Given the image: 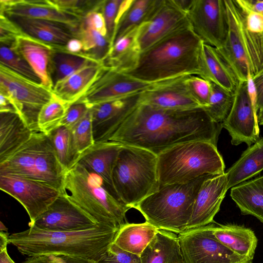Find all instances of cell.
I'll return each mask as SVG.
<instances>
[{"label": "cell", "mask_w": 263, "mask_h": 263, "mask_svg": "<svg viewBox=\"0 0 263 263\" xmlns=\"http://www.w3.org/2000/svg\"><path fill=\"white\" fill-rule=\"evenodd\" d=\"M0 231L4 232L7 231V228L5 227L2 221H0Z\"/></svg>", "instance_id": "6125c7cd"}, {"label": "cell", "mask_w": 263, "mask_h": 263, "mask_svg": "<svg viewBox=\"0 0 263 263\" xmlns=\"http://www.w3.org/2000/svg\"><path fill=\"white\" fill-rule=\"evenodd\" d=\"M0 93L10 100L33 132H40L38 115L42 107L54 97L52 90L0 64Z\"/></svg>", "instance_id": "ba28073f"}, {"label": "cell", "mask_w": 263, "mask_h": 263, "mask_svg": "<svg viewBox=\"0 0 263 263\" xmlns=\"http://www.w3.org/2000/svg\"><path fill=\"white\" fill-rule=\"evenodd\" d=\"M24 34L19 27L8 16L0 14L1 44L11 46L16 37Z\"/></svg>", "instance_id": "f907efd6"}, {"label": "cell", "mask_w": 263, "mask_h": 263, "mask_svg": "<svg viewBox=\"0 0 263 263\" xmlns=\"http://www.w3.org/2000/svg\"><path fill=\"white\" fill-rule=\"evenodd\" d=\"M66 173L50 139L43 133L35 160L34 179L65 193L67 192L64 183Z\"/></svg>", "instance_id": "603a6c76"}, {"label": "cell", "mask_w": 263, "mask_h": 263, "mask_svg": "<svg viewBox=\"0 0 263 263\" xmlns=\"http://www.w3.org/2000/svg\"><path fill=\"white\" fill-rule=\"evenodd\" d=\"M203 41L187 24L170 33L141 52L126 74L149 82L182 77H201Z\"/></svg>", "instance_id": "3957f363"}, {"label": "cell", "mask_w": 263, "mask_h": 263, "mask_svg": "<svg viewBox=\"0 0 263 263\" xmlns=\"http://www.w3.org/2000/svg\"><path fill=\"white\" fill-rule=\"evenodd\" d=\"M230 196L241 214L254 216L263 223V176L232 187Z\"/></svg>", "instance_id": "4dcf8cb0"}, {"label": "cell", "mask_w": 263, "mask_h": 263, "mask_svg": "<svg viewBox=\"0 0 263 263\" xmlns=\"http://www.w3.org/2000/svg\"><path fill=\"white\" fill-rule=\"evenodd\" d=\"M34 133L17 113L0 112V163L22 147Z\"/></svg>", "instance_id": "cb8c5ba5"}, {"label": "cell", "mask_w": 263, "mask_h": 263, "mask_svg": "<svg viewBox=\"0 0 263 263\" xmlns=\"http://www.w3.org/2000/svg\"><path fill=\"white\" fill-rule=\"evenodd\" d=\"M156 3V0H134L116 26L113 44L117 39L144 22L152 12Z\"/></svg>", "instance_id": "74e56055"}, {"label": "cell", "mask_w": 263, "mask_h": 263, "mask_svg": "<svg viewBox=\"0 0 263 263\" xmlns=\"http://www.w3.org/2000/svg\"><path fill=\"white\" fill-rule=\"evenodd\" d=\"M211 89L208 106L204 109L213 121L221 123L229 115L234 94L211 82Z\"/></svg>", "instance_id": "ab89813d"}, {"label": "cell", "mask_w": 263, "mask_h": 263, "mask_svg": "<svg viewBox=\"0 0 263 263\" xmlns=\"http://www.w3.org/2000/svg\"><path fill=\"white\" fill-rule=\"evenodd\" d=\"M0 112H13L17 113L14 106L10 100L2 93H0Z\"/></svg>", "instance_id": "9f6ffc18"}, {"label": "cell", "mask_w": 263, "mask_h": 263, "mask_svg": "<svg viewBox=\"0 0 263 263\" xmlns=\"http://www.w3.org/2000/svg\"><path fill=\"white\" fill-rule=\"evenodd\" d=\"M27 61L40 78L41 83L53 91V84L49 72L51 52L55 47L25 34L16 37L10 46Z\"/></svg>", "instance_id": "44dd1931"}, {"label": "cell", "mask_w": 263, "mask_h": 263, "mask_svg": "<svg viewBox=\"0 0 263 263\" xmlns=\"http://www.w3.org/2000/svg\"><path fill=\"white\" fill-rule=\"evenodd\" d=\"M157 155L160 186L185 183L202 176L224 173V161L217 146L207 141L181 143Z\"/></svg>", "instance_id": "277c9868"}, {"label": "cell", "mask_w": 263, "mask_h": 263, "mask_svg": "<svg viewBox=\"0 0 263 263\" xmlns=\"http://www.w3.org/2000/svg\"><path fill=\"white\" fill-rule=\"evenodd\" d=\"M240 32L251 74L254 80H262L263 33L253 34L245 29L240 11Z\"/></svg>", "instance_id": "d590c367"}, {"label": "cell", "mask_w": 263, "mask_h": 263, "mask_svg": "<svg viewBox=\"0 0 263 263\" xmlns=\"http://www.w3.org/2000/svg\"><path fill=\"white\" fill-rule=\"evenodd\" d=\"M221 126L228 130L233 145L245 143L250 146L259 138L257 111L250 100L246 82H238L231 110Z\"/></svg>", "instance_id": "5bb4252c"}, {"label": "cell", "mask_w": 263, "mask_h": 263, "mask_svg": "<svg viewBox=\"0 0 263 263\" xmlns=\"http://www.w3.org/2000/svg\"><path fill=\"white\" fill-rule=\"evenodd\" d=\"M8 17L23 33L55 47L64 48L74 37L68 27L55 22L24 17Z\"/></svg>", "instance_id": "d4e9b609"}, {"label": "cell", "mask_w": 263, "mask_h": 263, "mask_svg": "<svg viewBox=\"0 0 263 263\" xmlns=\"http://www.w3.org/2000/svg\"><path fill=\"white\" fill-rule=\"evenodd\" d=\"M138 27L115 41L103 61L104 65L122 72L134 67L141 53L137 42Z\"/></svg>", "instance_id": "d6a6232c"}, {"label": "cell", "mask_w": 263, "mask_h": 263, "mask_svg": "<svg viewBox=\"0 0 263 263\" xmlns=\"http://www.w3.org/2000/svg\"><path fill=\"white\" fill-rule=\"evenodd\" d=\"M140 257L141 263H183L178 235L159 230Z\"/></svg>", "instance_id": "f1b7e54d"}, {"label": "cell", "mask_w": 263, "mask_h": 263, "mask_svg": "<svg viewBox=\"0 0 263 263\" xmlns=\"http://www.w3.org/2000/svg\"><path fill=\"white\" fill-rule=\"evenodd\" d=\"M99 263H141L140 256L124 251L112 243Z\"/></svg>", "instance_id": "7dc6e473"}, {"label": "cell", "mask_w": 263, "mask_h": 263, "mask_svg": "<svg viewBox=\"0 0 263 263\" xmlns=\"http://www.w3.org/2000/svg\"><path fill=\"white\" fill-rule=\"evenodd\" d=\"M186 16L204 43L218 50L223 47L228 29L224 0H193Z\"/></svg>", "instance_id": "7c38bea8"}, {"label": "cell", "mask_w": 263, "mask_h": 263, "mask_svg": "<svg viewBox=\"0 0 263 263\" xmlns=\"http://www.w3.org/2000/svg\"><path fill=\"white\" fill-rule=\"evenodd\" d=\"M47 136L59 160L67 172L76 164L72 149L71 130L65 126H60Z\"/></svg>", "instance_id": "f35d334b"}, {"label": "cell", "mask_w": 263, "mask_h": 263, "mask_svg": "<svg viewBox=\"0 0 263 263\" xmlns=\"http://www.w3.org/2000/svg\"><path fill=\"white\" fill-rule=\"evenodd\" d=\"M102 3V1H101L97 8L88 12L81 18L80 23L85 26L95 30L102 35L107 37L105 21L101 12Z\"/></svg>", "instance_id": "c3c4849f"}, {"label": "cell", "mask_w": 263, "mask_h": 263, "mask_svg": "<svg viewBox=\"0 0 263 263\" xmlns=\"http://www.w3.org/2000/svg\"><path fill=\"white\" fill-rule=\"evenodd\" d=\"M122 2V0L102 1L101 12L105 21L107 37L111 43V47L116 29V20Z\"/></svg>", "instance_id": "bcb514c9"}, {"label": "cell", "mask_w": 263, "mask_h": 263, "mask_svg": "<svg viewBox=\"0 0 263 263\" xmlns=\"http://www.w3.org/2000/svg\"><path fill=\"white\" fill-rule=\"evenodd\" d=\"M201 78L225 90L235 93L238 81L217 49L203 42L200 53Z\"/></svg>", "instance_id": "484cf974"}, {"label": "cell", "mask_w": 263, "mask_h": 263, "mask_svg": "<svg viewBox=\"0 0 263 263\" xmlns=\"http://www.w3.org/2000/svg\"><path fill=\"white\" fill-rule=\"evenodd\" d=\"M0 64L32 81L41 83L27 61L11 46L1 44Z\"/></svg>", "instance_id": "7bdbcfd3"}, {"label": "cell", "mask_w": 263, "mask_h": 263, "mask_svg": "<svg viewBox=\"0 0 263 263\" xmlns=\"http://www.w3.org/2000/svg\"><path fill=\"white\" fill-rule=\"evenodd\" d=\"M240 7L243 8L263 15V1L234 0Z\"/></svg>", "instance_id": "db71d44e"}, {"label": "cell", "mask_w": 263, "mask_h": 263, "mask_svg": "<svg viewBox=\"0 0 263 263\" xmlns=\"http://www.w3.org/2000/svg\"><path fill=\"white\" fill-rule=\"evenodd\" d=\"M70 130L72 149L77 163L80 156L95 144L91 108Z\"/></svg>", "instance_id": "b9f144b4"}, {"label": "cell", "mask_w": 263, "mask_h": 263, "mask_svg": "<svg viewBox=\"0 0 263 263\" xmlns=\"http://www.w3.org/2000/svg\"><path fill=\"white\" fill-rule=\"evenodd\" d=\"M64 188L70 200L98 223L119 226L126 223V213L131 208L100 176L80 163L67 172Z\"/></svg>", "instance_id": "5b68a950"}, {"label": "cell", "mask_w": 263, "mask_h": 263, "mask_svg": "<svg viewBox=\"0 0 263 263\" xmlns=\"http://www.w3.org/2000/svg\"><path fill=\"white\" fill-rule=\"evenodd\" d=\"M68 107L54 95L39 112L37 126L40 132L47 135L59 127Z\"/></svg>", "instance_id": "60d3db41"}, {"label": "cell", "mask_w": 263, "mask_h": 263, "mask_svg": "<svg viewBox=\"0 0 263 263\" xmlns=\"http://www.w3.org/2000/svg\"><path fill=\"white\" fill-rule=\"evenodd\" d=\"M98 61L83 54H73L64 48L55 47L51 53L49 72L54 85L84 66Z\"/></svg>", "instance_id": "e575fe53"}, {"label": "cell", "mask_w": 263, "mask_h": 263, "mask_svg": "<svg viewBox=\"0 0 263 263\" xmlns=\"http://www.w3.org/2000/svg\"><path fill=\"white\" fill-rule=\"evenodd\" d=\"M65 49L70 53L79 54L83 52V44L79 39L73 37L67 42L65 46Z\"/></svg>", "instance_id": "11a10c76"}, {"label": "cell", "mask_w": 263, "mask_h": 263, "mask_svg": "<svg viewBox=\"0 0 263 263\" xmlns=\"http://www.w3.org/2000/svg\"><path fill=\"white\" fill-rule=\"evenodd\" d=\"M222 127L203 107L187 110L157 108L141 101L109 141L156 154L183 142L205 141L217 146Z\"/></svg>", "instance_id": "6da1fadb"}, {"label": "cell", "mask_w": 263, "mask_h": 263, "mask_svg": "<svg viewBox=\"0 0 263 263\" xmlns=\"http://www.w3.org/2000/svg\"><path fill=\"white\" fill-rule=\"evenodd\" d=\"M42 135L41 132H34L22 147L6 160L0 163V173L35 179V160Z\"/></svg>", "instance_id": "836d02e7"}, {"label": "cell", "mask_w": 263, "mask_h": 263, "mask_svg": "<svg viewBox=\"0 0 263 263\" xmlns=\"http://www.w3.org/2000/svg\"><path fill=\"white\" fill-rule=\"evenodd\" d=\"M257 92V109L258 111L263 107V83L256 86Z\"/></svg>", "instance_id": "680465c9"}, {"label": "cell", "mask_w": 263, "mask_h": 263, "mask_svg": "<svg viewBox=\"0 0 263 263\" xmlns=\"http://www.w3.org/2000/svg\"><path fill=\"white\" fill-rule=\"evenodd\" d=\"M213 234L218 241L236 254L253 259L258 239L250 228L232 223L215 224Z\"/></svg>", "instance_id": "83f0119b"}, {"label": "cell", "mask_w": 263, "mask_h": 263, "mask_svg": "<svg viewBox=\"0 0 263 263\" xmlns=\"http://www.w3.org/2000/svg\"><path fill=\"white\" fill-rule=\"evenodd\" d=\"M178 78L149 82L135 79L103 64L93 82L77 102L84 103L91 108L102 103L142 93Z\"/></svg>", "instance_id": "9c48e42d"}, {"label": "cell", "mask_w": 263, "mask_h": 263, "mask_svg": "<svg viewBox=\"0 0 263 263\" xmlns=\"http://www.w3.org/2000/svg\"><path fill=\"white\" fill-rule=\"evenodd\" d=\"M142 93L102 103L91 108L95 143L110 140L140 103Z\"/></svg>", "instance_id": "2e32d148"}, {"label": "cell", "mask_w": 263, "mask_h": 263, "mask_svg": "<svg viewBox=\"0 0 263 263\" xmlns=\"http://www.w3.org/2000/svg\"><path fill=\"white\" fill-rule=\"evenodd\" d=\"M226 172L210 175L202 182L195 198L187 229L214 223L228 189Z\"/></svg>", "instance_id": "e0dca14e"}, {"label": "cell", "mask_w": 263, "mask_h": 263, "mask_svg": "<svg viewBox=\"0 0 263 263\" xmlns=\"http://www.w3.org/2000/svg\"><path fill=\"white\" fill-rule=\"evenodd\" d=\"M9 235L7 232L4 231L0 232V249L7 247L9 243Z\"/></svg>", "instance_id": "91938a15"}, {"label": "cell", "mask_w": 263, "mask_h": 263, "mask_svg": "<svg viewBox=\"0 0 263 263\" xmlns=\"http://www.w3.org/2000/svg\"><path fill=\"white\" fill-rule=\"evenodd\" d=\"M90 109L85 103L81 102H77L70 105L66 110L60 126H65L71 130L82 120Z\"/></svg>", "instance_id": "681fc988"}, {"label": "cell", "mask_w": 263, "mask_h": 263, "mask_svg": "<svg viewBox=\"0 0 263 263\" xmlns=\"http://www.w3.org/2000/svg\"><path fill=\"white\" fill-rule=\"evenodd\" d=\"M263 170V137L251 145L226 172L228 189L259 174Z\"/></svg>", "instance_id": "f546056e"}, {"label": "cell", "mask_w": 263, "mask_h": 263, "mask_svg": "<svg viewBox=\"0 0 263 263\" xmlns=\"http://www.w3.org/2000/svg\"><path fill=\"white\" fill-rule=\"evenodd\" d=\"M0 263H15L9 255L7 247L0 249Z\"/></svg>", "instance_id": "6f0895ef"}, {"label": "cell", "mask_w": 263, "mask_h": 263, "mask_svg": "<svg viewBox=\"0 0 263 263\" xmlns=\"http://www.w3.org/2000/svg\"><path fill=\"white\" fill-rule=\"evenodd\" d=\"M103 65V62L92 63L55 83L54 95L67 106L77 102L93 82Z\"/></svg>", "instance_id": "4316f807"}, {"label": "cell", "mask_w": 263, "mask_h": 263, "mask_svg": "<svg viewBox=\"0 0 263 263\" xmlns=\"http://www.w3.org/2000/svg\"><path fill=\"white\" fill-rule=\"evenodd\" d=\"M209 175L185 183L160 186L133 208L141 213L145 221L159 230L179 234L187 230L195 198Z\"/></svg>", "instance_id": "8992f818"}, {"label": "cell", "mask_w": 263, "mask_h": 263, "mask_svg": "<svg viewBox=\"0 0 263 263\" xmlns=\"http://www.w3.org/2000/svg\"><path fill=\"white\" fill-rule=\"evenodd\" d=\"M184 81L192 95L202 107L206 108L211 93V82L196 75L189 76Z\"/></svg>", "instance_id": "f6af8a7d"}, {"label": "cell", "mask_w": 263, "mask_h": 263, "mask_svg": "<svg viewBox=\"0 0 263 263\" xmlns=\"http://www.w3.org/2000/svg\"><path fill=\"white\" fill-rule=\"evenodd\" d=\"M0 189L17 200L30 218L29 226L62 193L37 180L20 176L0 173Z\"/></svg>", "instance_id": "8fae6325"}, {"label": "cell", "mask_w": 263, "mask_h": 263, "mask_svg": "<svg viewBox=\"0 0 263 263\" xmlns=\"http://www.w3.org/2000/svg\"><path fill=\"white\" fill-rule=\"evenodd\" d=\"M22 263H99L97 261L63 255H48L27 257Z\"/></svg>", "instance_id": "f5cc1de1"}, {"label": "cell", "mask_w": 263, "mask_h": 263, "mask_svg": "<svg viewBox=\"0 0 263 263\" xmlns=\"http://www.w3.org/2000/svg\"><path fill=\"white\" fill-rule=\"evenodd\" d=\"M58 10L82 18L88 12L97 8L100 1L49 0Z\"/></svg>", "instance_id": "ee69618b"}, {"label": "cell", "mask_w": 263, "mask_h": 263, "mask_svg": "<svg viewBox=\"0 0 263 263\" xmlns=\"http://www.w3.org/2000/svg\"><path fill=\"white\" fill-rule=\"evenodd\" d=\"M158 231L146 221L126 222L119 226L112 243L124 251L140 256Z\"/></svg>", "instance_id": "1f68e13d"}, {"label": "cell", "mask_w": 263, "mask_h": 263, "mask_svg": "<svg viewBox=\"0 0 263 263\" xmlns=\"http://www.w3.org/2000/svg\"><path fill=\"white\" fill-rule=\"evenodd\" d=\"M228 19V33L223 47L217 49L231 68L238 82L247 81L250 68L240 29V11L234 0H224Z\"/></svg>", "instance_id": "ac0fdd59"}, {"label": "cell", "mask_w": 263, "mask_h": 263, "mask_svg": "<svg viewBox=\"0 0 263 263\" xmlns=\"http://www.w3.org/2000/svg\"><path fill=\"white\" fill-rule=\"evenodd\" d=\"M119 228L116 224L99 223L81 231L57 232L32 225L10 235L9 243L28 257L57 255L99 262L112 243Z\"/></svg>", "instance_id": "7a4b0ae2"}, {"label": "cell", "mask_w": 263, "mask_h": 263, "mask_svg": "<svg viewBox=\"0 0 263 263\" xmlns=\"http://www.w3.org/2000/svg\"><path fill=\"white\" fill-rule=\"evenodd\" d=\"M187 24L186 14L174 0H156L148 17L138 27L137 42L140 52Z\"/></svg>", "instance_id": "4fadbf2b"}, {"label": "cell", "mask_w": 263, "mask_h": 263, "mask_svg": "<svg viewBox=\"0 0 263 263\" xmlns=\"http://www.w3.org/2000/svg\"><path fill=\"white\" fill-rule=\"evenodd\" d=\"M157 163L155 153L123 145L112 172L114 188L123 203L133 208L159 189Z\"/></svg>", "instance_id": "52a82bcc"}, {"label": "cell", "mask_w": 263, "mask_h": 263, "mask_svg": "<svg viewBox=\"0 0 263 263\" xmlns=\"http://www.w3.org/2000/svg\"><path fill=\"white\" fill-rule=\"evenodd\" d=\"M98 223L71 201L66 192L62 193L32 225L46 231L71 232L88 229Z\"/></svg>", "instance_id": "9a60e30c"}, {"label": "cell", "mask_w": 263, "mask_h": 263, "mask_svg": "<svg viewBox=\"0 0 263 263\" xmlns=\"http://www.w3.org/2000/svg\"><path fill=\"white\" fill-rule=\"evenodd\" d=\"M74 36L83 44V49L81 54L103 63L111 47V43L107 37L81 23L74 33Z\"/></svg>", "instance_id": "8d00e7d4"}, {"label": "cell", "mask_w": 263, "mask_h": 263, "mask_svg": "<svg viewBox=\"0 0 263 263\" xmlns=\"http://www.w3.org/2000/svg\"><path fill=\"white\" fill-rule=\"evenodd\" d=\"M182 77L141 94V101L157 108L187 110L202 107L192 95Z\"/></svg>", "instance_id": "ffe728a7"}, {"label": "cell", "mask_w": 263, "mask_h": 263, "mask_svg": "<svg viewBox=\"0 0 263 263\" xmlns=\"http://www.w3.org/2000/svg\"><path fill=\"white\" fill-rule=\"evenodd\" d=\"M214 223L179 234L183 263H252L218 241L213 234Z\"/></svg>", "instance_id": "30bf717a"}, {"label": "cell", "mask_w": 263, "mask_h": 263, "mask_svg": "<svg viewBox=\"0 0 263 263\" xmlns=\"http://www.w3.org/2000/svg\"><path fill=\"white\" fill-rule=\"evenodd\" d=\"M237 6L240 10L245 29L253 34L263 33V15L253 11L240 7L237 5Z\"/></svg>", "instance_id": "816d5d0a"}, {"label": "cell", "mask_w": 263, "mask_h": 263, "mask_svg": "<svg viewBox=\"0 0 263 263\" xmlns=\"http://www.w3.org/2000/svg\"><path fill=\"white\" fill-rule=\"evenodd\" d=\"M123 146L111 141L95 143L80 156L77 163L100 176L114 188L112 172Z\"/></svg>", "instance_id": "7402d4cb"}, {"label": "cell", "mask_w": 263, "mask_h": 263, "mask_svg": "<svg viewBox=\"0 0 263 263\" xmlns=\"http://www.w3.org/2000/svg\"><path fill=\"white\" fill-rule=\"evenodd\" d=\"M1 13L8 17H24L55 22L68 27L74 33L81 18L62 12L49 0H0Z\"/></svg>", "instance_id": "d6986e66"}, {"label": "cell", "mask_w": 263, "mask_h": 263, "mask_svg": "<svg viewBox=\"0 0 263 263\" xmlns=\"http://www.w3.org/2000/svg\"><path fill=\"white\" fill-rule=\"evenodd\" d=\"M257 121L259 125H263V107L258 110Z\"/></svg>", "instance_id": "94428289"}]
</instances>
